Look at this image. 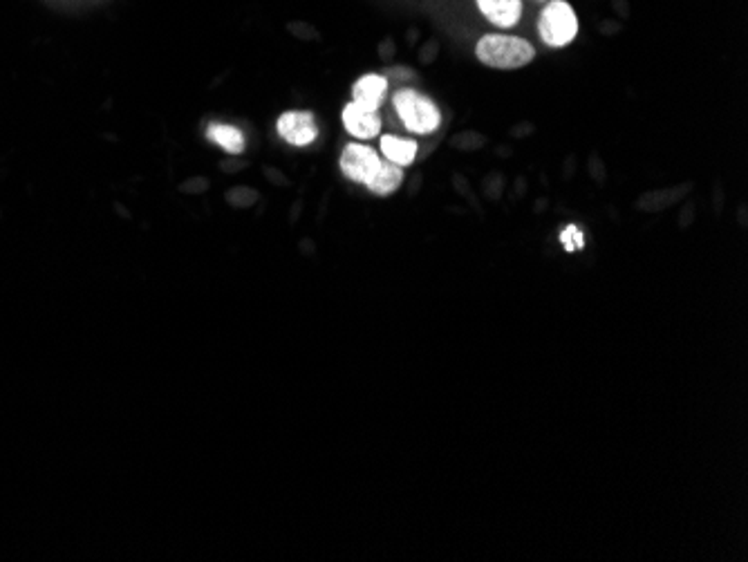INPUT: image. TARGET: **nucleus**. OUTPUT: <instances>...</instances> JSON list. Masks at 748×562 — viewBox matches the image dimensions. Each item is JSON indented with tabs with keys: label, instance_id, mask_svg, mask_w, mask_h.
<instances>
[{
	"label": "nucleus",
	"instance_id": "obj_16",
	"mask_svg": "<svg viewBox=\"0 0 748 562\" xmlns=\"http://www.w3.org/2000/svg\"><path fill=\"white\" fill-rule=\"evenodd\" d=\"M453 186H455V191H457L459 195H464V198H469V202L473 204V208L475 211L480 213V216H482V207H480V202H478V198H475L473 195V191H471V186H469V180H464L462 175H459V173H455L453 175Z\"/></svg>",
	"mask_w": 748,
	"mask_h": 562
},
{
	"label": "nucleus",
	"instance_id": "obj_6",
	"mask_svg": "<svg viewBox=\"0 0 748 562\" xmlns=\"http://www.w3.org/2000/svg\"><path fill=\"white\" fill-rule=\"evenodd\" d=\"M343 124L345 130L354 137L372 139L377 137L379 130H382V117H379V110H370V108H363L352 102L343 108Z\"/></svg>",
	"mask_w": 748,
	"mask_h": 562
},
{
	"label": "nucleus",
	"instance_id": "obj_21",
	"mask_svg": "<svg viewBox=\"0 0 748 562\" xmlns=\"http://www.w3.org/2000/svg\"><path fill=\"white\" fill-rule=\"evenodd\" d=\"M435 54H437V43L432 41V43H428L426 47H423L422 61H423V63H432V61H435Z\"/></svg>",
	"mask_w": 748,
	"mask_h": 562
},
{
	"label": "nucleus",
	"instance_id": "obj_25",
	"mask_svg": "<svg viewBox=\"0 0 748 562\" xmlns=\"http://www.w3.org/2000/svg\"><path fill=\"white\" fill-rule=\"evenodd\" d=\"M571 171L576 173V159H574V157H570V159H567V164H565V180H570Z\"/></svg>",
	"mask_w": 748,
	"mask_h": 562
},
{
	"label": "nucleus",
	"instance_id": "obj_26",
	"mask_svg": "<svg viewBox=\"0 0 748 562\" xmlns=\"http://www.w3.org/2000/svg\"><path fill=\"white\" fill-rule=\"evenodd\" d=\"M739 226H742V229H746V226H748V217H746V204H742V207H739Z\"/></svg>",
	"mask_w": 748,
	"mask_h": 562
},
{
	"label": "nucleus",
	"instance_id": "obj_15",
	"mask_svg": "<svg viewBox=\"0 0 748 562\" xmlns=\"http://www.w3.org/2000/svg\"><path fill=\"white\" fill-rule=\"evenodd\" d=\"M502 189H505V175L491 173V175L484 177V193H487L489 200H500Z\"/></svg>",
	"mask_w": 748,
	"mask_h": 562
},
{
	"label": "nucleus",
	"instance_id": "obj_23",
	"mask_svg": "<svg viewBox=\"0 0 748 562\" xmlns=\"http://www.w3.org/2000/svg\"><path fill=\"white\" fill-rule=\"evenodd\" d=\"M621 28H623L621 23H610V20H603L601 34H616V32H621Z\"/></svg>",
	"mask_w": 748,
	"mask_h": 562
},
{
	"label": "nucleus",
	"instance_id": "obj_8",
	"mask_svg": "<svg viewBox=\"0 0 748 562\" xmlns=\"http://www.w3.org/2000/svg\"><path fill=\"white\" fill-rule=\"evenodd\" d=\"M478 7L487 20L497 28H514L522 16V0H478Z\"/></svg>",
	"mask_w": 748,
	"mask_h": 562
},
{
	"label": "nucleus",
	"instance_id": "obj_17",
	"mask_svg": "<svg viewBox=\"0 0 748 562\" xmlns=\"http://www.w3.org/2000/svg\"><path fill=\"white\" fill-rule=\"evenodd\" d=\"M589 175H592L594 180H596V184H601V186L607 182V168L598 155L589 157Z\"/></svg>",
	"mask_w": 748,
	"mask_h": 562
},
{
	"label": "nucleus",
	"instance_id": "obj_9",
	"mask_svg": "<svg viewBox=\"0 0 748 562\" xmlns=\"http://www.w3.org/2000/svg\"><path fill=\"white\" fill-rule=\"evenodd\" d=\"M690 191H693V184L686 182V184L675 186V189L650 191V193H643L641 198L637 200V211H645V213L663 211V208L672 207V204H677L679 200H684Z\"/></svg>",
	"mask_w": 748,
	"mask_h": 562
},
{
	"label": "nucleus",
	"instance_id": "obj_29",
	"mask_svg": "<svg viewBox=\"0 0 748 562\" xmlns=\"http://www.w3.org/2000/svg\"><path fill=\"white\" fill-rule=\"evenodd\" d=\"M531 3H536V5H538V3H547V0H531Z\"/></svg>",
	"mask_w": 748,
	"mask_h": 562
},
{
	"label": "nucleus",
	"instance_id": "obj_7",
	"mask_svg": "<svg viewBox=\"0 0 748 562\" xmlns=\"http://www.w3.org/2000/svg\"><path fill=\"white\" fill-rule=\"evenodd\" d=\"M388 93V78L382 77V74H366L354 84L352 97L354 103L363 108H370V110H379V106L383 103Z\"/></svg>",
	"mask_w": 748,
	"mask_h": 562
},
{
	"label": "nucleus",
	"instance_id": "obj_18",
	"mask_svg": "<svg viewBox=\"0 0 748 562\" xmlns=\"http://www.w3.org/2000/svg\"><path fill=\"white\" fill-rule=\"evenodd\" d=\"M536 133V128H533L531 121H522V124H515L514 128L509 130V134L514 139H524V137H531V134Z\"/></svg>",
	"mask_w": 748,
	"mask_h": 562
},
{
	"label": "nucleus",
	"instance_id": "obj_13",
	"mask_svg": "<svg viewBox=\"0 0 748 562\" xmlns=\"http://www.w3.org/2000/svg\"><path fill=\"white\" fill-rule=\"evenodd\" d=\"M487 142H489V139L484 137V134L475 133V130H466V133L455 134V137L450 139V146H455L457 151L473 152V151H480V148L487 146Z\"/></svg>",
	"mask_w": 748,
	"mask_h": 562
},
{
	"label": "nucleus",
	"instance_id": "obj_12",
	"mask_svg": "<svg viewBox=\"0 0 748 562\" xmlns=\"http://www.w3.org/2000/svg\"><path fill=\"white\" fill-rule=\"evenodd\" d=\"M209 139L216 142L220 148H225L226 152H231V155H238V152L244 151L242 133H240L238 128H234V126H211V128H209Z\"/></svg>",
	"mask_w": 748,
	"mask_h": 562
},
{
	"label": "nucleus",
	"instance_id": "obj_4",
	"mask_svg": "<svg viewBox=\"0 0 748 562\" xmlns=\"http://www.w3.org/2000/svg\"><path fill=\"white\" fill-rule=\"evenodd\" d=\"M341 171L345 173V177H349L352 182H361V184H367V182L374 177V173L382 167V159L372 148L361 146V143H348L341 152Z\"/></svg>",
	"mask_w": 748,
	"mask_h": 562
},
{
	"label": "nucleus",
	"instance_id": "obj_20",
	"mask_svg": "<svg viewBox=\"0 0 748 562\" xmlns=\"http://www.w3.org/2000/svg\"><path fill=\"white\" fill-rule=\"evenodd\" d=\"M693 216H695V207H693V204H686L684 213H681V217H679V226H681V229H686V226H690V222H693Z\"/></svg>",
	"mask_w": 748,
	"mask_h": 562
},
{
	"label": "nucleus",
	"instance_id": "obj_27",
	"mask_svg": "<svg viewBox=\"0 0 748 562\" xmlns=\"http://www.w3.org/2000/svg\"><path fill=\"white\" fill-rule=\"evenodd\" d=\"M715 211H717V216L721 213V186L719 184L715 186Z\"/></svg>",
	"mask_w": 748,
	"mask_h": 562
},
{
	"label": "nucleus",
	"instance_id": "obj_11",
	"mask_svg": "<svg viewBox=\"0 0 748 562\" xmlns=\"http://www.w3.org/2000/svg\"><path fill=\"white\" fill-rule=\"evenodd\" d=\"M401 182H404V171H401V167H397V164L392 162H383L382 159V167H379V171L374 173V177H372L366 186L374 195H392L399 189Z\"/></svg>",
	"mask_w": 748,
	"mask_h": 562
},
{
	"label": "nucleus",
	"instance_id": "obj_24",
	"mask_svg": "<svg viewBox=\"0 0 748 562\" xmlns=\"http://www.w3.org/2000/svg\"><path fill=\"white\" fill-rule=\"evenodd\" d=\"M614 10L619 12L621 19H628L629 16V7L625 5V0H614Z\"/></svg>",
	"mask_w": 748,
	"mask_h": 562
},
{
	"label": "nucleus",
	"instance_id": "obj_10",
	"mask_svg": "<svg viewBox=\"0 0 748 562\" xmlns=\"http://www.w3.org/2000/svg\"><path fill=\"white\" fill-rule=\"evenodd\" d=\"M382 152L388 157V162L397 164V167H408L417 157V143L413 139L386 134V137H382Z\"/></svg>",
	"mask_w": 748,
	"mask_h": 562
},
{
	"label": "nucleus",
	"instance_id": "obj_14",
	"mask_svg": "<svg viewBox=\"0 0 748 562\" xmlns=\"http://www.w3.org/2000/svg\"><path fill=\"white\" fill-rule=\"evenodd\" d=\"M560 242H563V245H565V249L571 251V254H574V251H579V249H583V245H585L583 233H580V231L576 229L574 224L567 226V229L560 233Z\"/></svg>",
	"mask_w": 748,
	"mask_h": 562
},
{
	"label": "nucleus",
	"instance_id": "obj_1",
	"mask_svg": "<svg viewBox=\"0 0 748 562\" xmlns=\"http://www.w3.org/2000/svg\"><path fill=\"white\" fill-rule=\"evenodd\" d=\"M480 63L496 69H520L536 59V50L529 41L506 34H484L475 45Z\"/></svg>",
	"mask_w": 748,
	"mask_h": 562
},
{
	"label": "nucleus",
	"instance_id": "obj_28",
	"mask_svg": "<svg viewBox=\"0 0 748 562\" xmlns=\"http://www.w3.org/2000/svg\"><path fill=\"white\" fill-rule=\"evenodd\" d=\"M496 155H511L509 148H496Z\"/></svg>",
	"mask_w": 748,
	"mask_h": 562
},
{
	"label": "nucleus",
	"instance_id": "obj_5",
	"mask_svg": "<svg viewBox=\"0 0 748 562\" xmlns=\"http://www.w3.org/2000/svg\"><path fill=\"white\" fill-rule=\"evenodd\" d=\"M278 134L292 146H309L318 137V126L309 112H285L278 119Z\"/></svg>",
	"mask_w": 748,
	"mask_h": 562
},
{
	"label": "nucleus",
	"instance_id": "obj_2",
	"mask_svg": "<svg viewBox=\"0 0 748 562\" xmlns=\"http://www.w3.org/2000/svg\"><path fill=\"white\" fill-rule=\"evenodd\" d=\"M392 106H395L397 115H399L406 130H410V133L431 134L440 128L441 112L426 94L404 88L399 90V93H395Z\"/></svg>",
	"mask_w": 748,
	"mask_h": 562
},
{
	"label": "nucleus",
	"instance_id": "obj_3",
	"mask_svg": "<svg viewBox=\"0 0 748 562\" xmlns=\"http://www.w3.org/2000/svg\"><path fill=\"white\" fill-rule=\"evenodd\" d=\"M538 34L549 47H565L579 34V16L567 0H549L538 16Z\"/></svg>",
	"mask_w": 748,
	"mask_h": 562
},
{
	"label": "nucleus",
	"instance_id": "obj_22",
	"mask_svg": "<svg viewBox=\"0 0 748 562\" xmlns=\"http://www.w3.org/2000/svg\"><path fill=\"white\" fill-rule=\"evenodd\" d=\"M292 32L299 34V37H308V38H316V32H314L312 28H308V25H292Z\"/></svg>",
	"mask_w": 748,
	"mask_h": 562
},
{
	"label": "nucleus",
	"instance_id": "obj_19",
	"mask_svg": "<svg viewBox=\"0 0 748 562\" xmlns=\"http://www.w3.org/2000/svg\"><path fill=\"white\" fill-rule=\"evenodd\" d=\"M386 74L390 78H397V81H413L415 78V69L410 68H390L386 69Z\"/></svg>",
	"mask_w": 748,
	"mask_h": 562
}]
</instances>
